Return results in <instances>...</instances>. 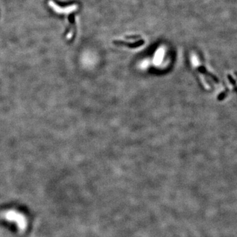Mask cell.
I'll list each match as a JSON object with an SVG mask.
<instances>
[{"label": "cell", "instance_id": "1", "mask_svg": "<svg viewBox=\"0 0 237 237\" xmlns=\"http://www.w3.org/2000/svg\"><path fill=\"white\" fill-rule=\"evenodd\" d=\"M0 217L8 221L15 223L20 231L25 230L27 227V220L25 215L15 210L10 209L3 212L0 213Z\"/></svg>", "mask_w": 237, "mask_h": 237}, {"label": "cell", "instance_id": "2", "mask_svg": "<svg viewBox=\"0 0 237 237\" xmlns=\"http://www.w3.org/2000/svg\"><path fill=\"white\" fill-rule=\"evenodd\" d=\"M144 42L143 40L138 41L134 43H131V44H129V43H126L124 42H121V41H114V44L117 45H121V46H128L130 48H135L137 47L141 46L144 44Z\"/></svg>", "mask_w": 237, "mask_h": 237}]
</instances>
